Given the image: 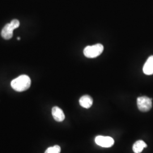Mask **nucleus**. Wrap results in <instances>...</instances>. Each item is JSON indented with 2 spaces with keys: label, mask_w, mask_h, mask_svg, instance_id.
<instances>
[{
  "label": "nucleus",
  "mask_w": 153,
  "mask_h": 153,
  "mask_svg": "<svg viewBox=\"0 0 153 153\" xmlns=\"http://www.w3.org/2000/svg\"><path fill=\"white\" fill-rule=\"evenodd\" d=\"M79 104L81 105V106H82V107L85 108H89L93 105V98L88 95H83L79 99Z\"/></svg>",
  "instance_id": "8"
},
{
  "label": "nucleus",
  "mask_w": 153,
  "mask_h": 153,
  "mask_svg": "<svg viewBox=\"0 0 153 153\" xmlns=\"http://www.w3.org/2000/svg\"><path fill=\"white\" fill-rule=\"evenodd\" d=\"M31 83V79L29 76L26 75H21L11 81V86L15 91L22 92L30 88Z\"/></svg>",
  "instance_id": "1"
},
{
  "label": "nucleus",
  "mask_w": 153,
  "mask_h": 153,
  "mask_svg": "<svg viewBox=\"0 0 153 153\" xmlns=\"http://www.w3.org/2000/svg\"><path fill=\"white\" fill-rule=\"evenodd\" d=\"M95 143L103 148H110L115 143L114 140L111 137H105L98 136L95 139Z\"/></svg>",
  "instance_id": "5"
},
{
  "label": "nucleus",
  "mask_w": 153,
  "mask_h": 153,
  "mask_svg": "<svg viewBox=\"0 0 153 153\" xmlns=\"http://www.w3.org/2000/svg\"><path fill=\"white\" fill-rule=\"evenodd\" d=\"M143 71L146 75L153 74V56L148 58L143 67Z\"/></svg>",
  "instance_id": "7"
},
{
  "label": "nucleus",
  "mask_w": 153,
  "mask_h": 153,
  "mask_svg": "<svg viewBox=\"0 0 153 153\" xmlns=\"http://www.w3.org/2000/svg\"><path fill=\"white\" fill-rule=\"evenodd\" d=\"M147 145L142 140H138L135 142L133 146V150L134 153H141L143 149L147 148Z\"/></svg>",
  "instance_id": "9"
},
{
  "label": "nucleus",
  "mask_w": 153,
  "mask_h": 153,
  "mask_svg": "<svg viewBox=\"0 0 153 153\" xmlns=\"http://www.w3.org/2000/svg\"><path fill=\"white\" fill-rule=\"evenodd\" d=\"M137 103L140 111L142 112H148L152 107V99L145 96L138 97L137 98Z\"/></svg>",
  "instance_id": "4"
},
{
  "label": "nucleus",
  "mask_w": 153,
  "mask_h": 153,
  "mask_svg": "<svg viewBox=\"0 0 153 153\" xmlns=\"http://www.w3.org/2000/svg\"><path fill=\"white\" fill-rule=\"evenodd\" d=\"M20 23L17 19H13L10 23L6 24L1 31V36L6 40H9L13 37V31L19 26Z\"/></svg>",
  "instance_id": "3"
},
{
  "label": "nucleus",
  "mask_w": 153,
  "mask_h": 153,
  "mask_svg": "<svg viewBox=\"0 0 153 153\" xmlns=\"http://www.w3.org/2000/svg\"><path fill=\"white\" fill-rule=\"evenodd\" d=\"M52 114L55 120L61 122L65 119V115L60 108L58 107H53L52 109Z\"/></svg>",
  "instance_id": "6"
},
{
  "label": "nucleus",
  "mask_w": 153,
  "mask_h": 153,
  "mask_svg": "<svg viewBox=\"0 0 153 153\" xmlns=\"http://www.w3.org/2000/svg\"><path fill=\"white\" fill-rule=\"evenodd\" d=\"M61 148L59 145H55L48 148L44 153H60Z\"/></svg>",
  "instance_id": "10"
},
{
  "label": "nucleus",
  "mask_w": 153,
  "mask_h": 153,
  "mask_svg": "<svg viewBox=\"0 0 153 153\" xmlns=\"http://www.w3.org/2000/svg\"><path fill=\"white\" fill-rule=\"evenodd\" d=\"M103 50L104 47L102 44H95L86 47L83 50V54L88 58H95L101 55Z\"/></svg>",
  "instance_id": "2"
},
{
  "label": "nucleus",
  "mask_w": 153,
  "mask_h": 153,
  "mask_svg": "<svg viewBox=\"0 0 153 153\" xmlns=\"http://www.w3.org/2000/svg\"><path fill=\"white\" fill-rule=\"evenodd\" d=\"M17 40H20V38H17Z\"/></svg>",
  "instance_id": "11"
}]
</instances>
